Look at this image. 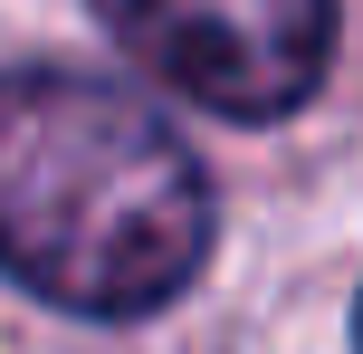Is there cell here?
Segmentation results:
<instances>
[{"label": "cell", "instance_id": "cell-1", "mask_svg": "<svg viewBox=\"0 0 363 354\" xmlns=\"http://www.w3.org/2000/svg\"><path fill=\"white\" fill-rule=\"evenodd\" d=\"M211 172L115 77H0V278L67 316H153L211 259Z\"/></svg>", "mask_w": 363, "mask_h": 354}, {"label": "cell", "instance_id": "cell-2", "mask_svg": "<svg viewBox=\"0 0 363 354\" xmlns=\"http://www.w3.org/2000/svg\"><path fill=\"white\" fill-rule=\"evenodd\" d=\"M96 19L144 77L230 125L296 115L335 57V0H96Z\"/></svg>", "mask_w": 363, "mask_h": 354}, {"label": "cell", "instance_id": "cell-3", "mask_svg": "<svg viewBox=\"0 0 363 354\" xmlns=\"http://www.w3.org/2000/svg\"><path fill=\"white\" fill-rule=\"evenodd\" d=\"M354 354H363V306H354Z\"/></svg>", "mask_w": 363, "mask_h": 354}]
</instances>
